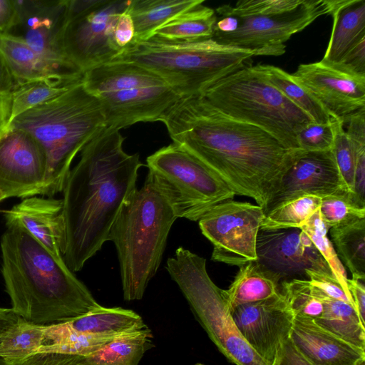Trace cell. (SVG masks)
Segmentation results:
<instances>
[{"instance_id":"1","label":"cell","mask_w":365,"mask_h":365,"mask_svg":"<svg viewBox=\"0 0 365 365\" xmlns=\"http://www.w3.org/2000/svg\"><path fill=\"white\" fill-rule=\"evenodd\" d=\"M173 143L205 163L235 193L266 205L302 149L223 114L200 96L180 98L160 118Z\"/></svg>"},{"instance_id":"2","label":"cell","mask_w":365,"mask_h":365,"mask_svg":"<svg viewBox=\"0 0 365 365\" xmlns=\"http://www.w3.org/2000/svg\"><path fill=\"white\" fill-rule=\"evenodd\" d=\"M120 130L105 127L81 151L63 188L65 223L63 260L80 271L109 241L111 228L123 205L137 190L138 153L123 148Z\"/></svg>"},{"instance_id":"3","label":"cell","mask_w":365,"mask_h":365,"mask_svg":"<svg viewBox=\"0 0 365 365\" xmlns=\"http://www.w3.org/2000/svg\"><path fill=\"white\" fill-rule=\"evenodd\" d=\"M6 225L0 242L1 274L16 314L36 324L49 325L102 307L64 260L19 222Z\"/></svg>"},{"instance_id":"4","label":"cell","mask_w":365,"mask_h":365,"mask_svg":"<svg viewBox=\"0 0 365 365\" xmlns=\"http://www.w3.org/2000/svg\"><path fill=\"white\" fill-rule=\"evenodd\" d=\"M105 127L102 106L82 79L17 116L7 130H23L41 145L47 158V173L41 195L53 197L62 192L74 158Z\"/></svg>"},{"instance_id":"5","label":"cell","mask_w":365,"mask_h":365,"mask_svg":"<svg viewBox=\"0 0 365 365\" xmlns=\"http://www.w3.org/2000/svg\"><path fill=\"white\" fill-rule=\"evenodd\" d=\"M177 218L148 175L141 188L123 205L111 228L109 241L117 250L125 300L142 299L158 272Z\"/></svg>"},{"instance_id":"6","label":"cell","mask_w":365,"mask_h":365,"mask_svg":"<svg viewBox=\"0 0 365 365\" xmlns=\"http://www.w3.org/2000/svg\"><path fill=\"white\" fill-rule=\"evenodd\" d=\"M254 56L251 51L220 44L212 38L175 41L153 36L134 41L113 61L133 62L154 71L181 98L200 96L248 66Z\"/></svg>"},{"instance_id":"7","label":"cell","mask_w":365,"mask_h":365,"mask_svg":"<svg viewBox=\"0 0 365 365\" xmlns=\"http://www.w3.org/2000/svg\"><path fill=\"white\" fill-rule=\"evenodd\" d=\"M200 96L227 116L262 128L290 149H299L297 134L313 121L268 81L257 65L249 64L222 78Z\"/></svg>"},{"instance_id":"8","label":"cell","mask_w":365,"mask_h":365,"mask_svg":"<svg viewBox=\"0 0 365 365\" xmlns=\"http://www.w3.org/2000/svg\"><path fill=\"white\" fill-rule=\"evenodd\" d=\"M87 90L99 101L106 127L120 130L159 121L180 98L158 74L140 65L113 61L83 73Z\"/></svg>"},{"instance_id":"9","label":"cell","mask_w":365,"mask_h":365,"mask_svg":"<svg viewBox=\"0 0 365 365\" xmlns=\"http://www.w3.org/2000/svg\"><path fill=\"white\" fill-rule=\"evenodd\" d=\"M166 269L212 341L228 361L235 365H268L236 328L224 289L210 279L205 258L185 250L171 259Z\"/></svg>"},{"instance_id":"10","label":"cell","mask_w":365,"mask_h":365,"mask_svg":"<svg viewBox=\"0 0 365 365\" xmlns=\"http://www.w3.org/2000/svg\"><path fill=\"white\" fill-rule=\"evenodd\" d=\"M148 175L168 200L176 217L198 221L235 193L211 169L173 143L147 158Z\"/></svg>"},{"instance_id":"11","label":"cell","mask_w":365,"mask_h":365,"mask_svg":"<svg viewBox=\"0 0 365 365\" xmlns=\"http://www.w3.org/2000/svg\"><path fill=\"white\" fill-rule=\"evenodd\" d=\"M130 1L68 0L61 48L83 73L113 61L123 51L117 42V27Z\"/></svg>"},{"instance_id":"12","label":"cell","mask_w":365,"mask_h":365,"mask_svg":"<svg viewBox=\"0 0 365 365\" xmlns=\"http://www.w3.org/2000/svg\"><path fill=\"white\" fill-rule=\"evenodd\" d=\"M264 217L259 205L232 200L207 211L198 221L213 245L212 259L236 266L257 260V237Z\"/></svg>"},{"instance_id":"13","label":"cell","mask_w":365,"mask_h":365,"mask_svg":"<svg viewBox=\"0 0 365 365\" xmlns=\"http://www.w3.org/2000/svg\"><path fill=\"white\" fill-rule=\"evenodd\" d=\"M333 0H304L294 11L277 15L237 16L239 26L230 34H213L220 44L249 50L255 56H281L285 43L318 17L331 14Z\"/></svg>"},{"instance_id":"14","label":"cell","mask_w":365,"mask_h":365,"mask_svg":"<svg viewBox=\"0 0 365 365\" xmlns=\"http://www.w3.org/2000/svg\"><path fill=\"white\" fill-rule=\"evenodd\" d=\"M47 173L44 150L30 133L10 128L0 135V190L9 197L41 195Z\"/></svg>"},{"instance_id":"15","label":"cell","mask_w":365,"mask_h":365,"mask_svg":"<svg viewBox=\"0 0 365 365\" xmlns=\"http://www.w3.org/2000/svg\"><path fill=\"white\" fill-rule=\"evenodd\" d=\"M256 253V261L279 285L294 279H308V269L332 272L307 234L298 228L259 230Z\"/></svg>"},{"instance_id":"16","label":"cell","mask_w":365,"mask_h":365,"mask_svg":"<svg viewBox=\"0 0 365 365\" xmlns=\"http://www.w3.org/2000/svg\"><path fill=\"white\" fill-rule=\"evenodd\" d=\"M229 312L247 343L268 365H274L294 318L280 290L270 298L239 305Z\"/></svg>"},{"instance_id":"17","label":"cell","mask_w":365,"mask_h":365,"mask_svg":"<svg viewBox=\"0 0 365 365\" xmlns=\"http://www.w3.org/2000/svg\"><path fill=\"white\" fill-rule=\"evenodd\" d=\"M327 111L344 120L365 108V78L351 75L322 61L300 64L291 74Z\"/></svg>"},{"instance_id":"18","label":"cell","mask_w":365,"mask_h":365,"mask_svg":"<svg viewBox=\"0 0 365 365\" xmlns=\"http://www.w3.org/2000/svg\"><path fill=\"white\" fill-rule=\"evenodd\" d=\"M342 190L346 189L331 150H302L263 208L264 215L265 216L281 205L302 196L314 195L323 198Z\"/></svg>"},{"instance_id":"19","label":"cell","mask_w":365,"mask_h":365,"mask_svg":"<svg viewBox=\"0 0 365 365\" xmlns=\"http://www.w3.org/2000/svg\"><path fill=\"white\" fill-rule=\"evenodd\" d=\"M14 2L17 21L8 34L22 38L36 52L68 61L60 45L66 23L68 0H14Z\"/></svg>"},{"instance_id":"20","label":"cell","mask_w":365,"mask_h":365,"mask_svg":"<svg viewBox=\"0 0 365 365\" xmlns=\"http://www.w3.org/2000/svg\"><path fill=\"white\" fill-rule=\"evenodd\" d=\"M289 339L312 365L365 364V350L324 329L312 319L294 317Z\"/></svg>"},{"instance_id":"21","label":"cell","mask_w":365,"mask_h":365,"mask_svg":"<svg viewBox=\"0 0 365 365\" xmlns=\"http://www.w3.org/2000/svg\"><path fill=\"white\" fill-rule=\"evenodd\" d=\"M4 213L6 223L19 222L57 259L63 260L65 223L62 199L32 196Z\"/></svg>"},{"instance_id":"22","label":"cell","mask_w":365,"mask_h":365,"mask_svg":"<svg viewBox=\"0 0 365 365\" xmlns=\"http://www.w3.org/2000/svg\"><path fill=\"white\" fill-rule=\"evenodd\" d=\"M0 51L16 81H77L83 73L71 62L51 58L32 49L22 38L0 36Z\"/></svg>"},{"instance_id":"23","label":"cell","mask_w":365,"mask_h":365,"mask_svg":"<svg viewBox=\"0 0 365 365\" xmlns=\"http://www.w3.org/2000/svg\"><path fill=\"white\" fill-rule=\"evenodd\" d=\"M148 328L140 315L120 307L101 308L71 320L46 326L44 336H119Z\"/></svg>"},{"instance_id":"24","label":"cell","mask_w":365,"mask_h":365,"mask_svg":"<svg viewBox=\"0 0 365 365\" xmlns=\"http://www.w3.org/2000/svg\"><path fill=\"white\" fill-rule=\"evenodd\" d=\"M330 15L333 17L332 31L321 61L336 65L365 39V0H334Z\"/></svg>"},{"instance_id":"25","label":"cell","mask_w":365,"mask_h":365,"mask_svg":"<svg viewBox=\"0 0 365 365\" xmlns=\"http://www.w3.org/2000/svg\"><path fill=\"white\" fill-rule=\"evenodd\" d=\"M82 79L17 81L0 96V134L17 116L60 95Z\"/></svg>"},{"instance_id":"26","label":"cell","mask_w":365,"mask_h":365,"mask_svg":"<svg viewBox=\"0 0 365 365\" xmlns=\"http://www.w3.org/2000/svg\"><path fill=\"white\" fill-rule=\"evenodd\" d=\"M203 3V0H130L128 11L134 26L135 41L152 37L170 20Z\"/></svg>"},{"instance_id":"27","label":"cell","mask_w":365,"mask_h":365,"mask_svg":"<svg viewBox=\"0 0 365 365\" xmlns=\"http://www.w3.org/2000/svg\"><path fill=\"white\" fill-rule=\"evenodd\" d=\"M279 286L256 260L248 262L240 266L229 288L224 289L227 309L270 298L278 293Z\"/></svg>"},{"instance_id":"28","label":"cell","mask_w":365,"mask_h":365,"mask_svg":"<svg viewBox=\"0 0 365 365\" xmlns=\"http://www.w3.org/2000/svg\"><path fill=\"white\" fill-rule=\"evenodd\" d=\"M316 289L322 300L324 310L314 322L344 341L365 350V324L361 322L354 306L330 298Z\"/></svg>"},{"instance_id":"29","label":"cell","mask_w":365,"mask_h":365,"mask_svg":"<svg viewBox=\"0 0 365 365\" xmlns=\"http://www.w3.org/2000/svg\"><path fill=\"white\" fill-rule=\"evenodd\" d=\"M153 334L143 330L118 336L100 349L81 356L79 365H138L145 351L152 346Z\"/></svg>"},{"instance_id":"30","label":"cell","mask_w":365,"mask_h":365,"mask_svg":"<svg viewBox=\"0 0 365 365\" xmlns=\"http://www.w3.org/2000/svg\"><path fill=\"white\" fill-rule=\"evenodd\" d=\"M216 21L215 10L202 4L172 19L158 28L153 36L175 41L209 39L213 36Z\"/></svg>"},{"instance_id":"31","label":"cell","mask_w":365,"mask_h":365,"mask_svg":"<svg viewBox=\"0 0 365 365\" xmlns=\"http://www.w3.org/2000/svg\"><path fill=\"white\" fill-rule=\"evenodd\" d=\"M330 237L352 277L365 281V218L330 228Z\"/></svg>"},{"instance_id":"32","label":"cell","mask_w":365,"mask_h":365,"mask_svg":"<svg viewBox=\"0 0 365 365\" xmlns=\"http://www.w3.org/2000/svg\"><path fill=\"white\" fill-rule=\"evenodd\" d=\"M47 325L36 324L19 317L4 331L0 342V356L16 365L38 353L43 344Z\"/></svg>"},{"instance_id":"33","label":"cell","mask_w":365,"mask_h":365,"mask_svg":"<svg viewBox=\"0 0 365 365\" xmlns=\"http://www.w3.org/2000/svg\"><path fill=\"white\" fill-rule=\"evenodd\" d=\"M268 81L287 98L306 113L318 124H328L332 118L324 107L302 86L297 83L292 75L272 65L257 64Z\"/></svg>"},{"instance_id":"34","label":"cell","mask_w":365,"mask_h":365,"mask_svg":"<svg viewBox=\"0 0 365 365\" xmlns=\"http://www.w3.org/2000/svg\"><path fill=\"white\" fill-rule=\"evenodd\" d=\"M322 198L305 195L281 205L264 216L260 230L300 229L319 209Z\"/></svg>"},{"instance_id":"35","label":"cell","mask_w":365,"mask_h":365,"mask_svg":"<svg viewBox=\"0 0 365 365\" xmlns=\"http://www.w3.org/2000/svg\"><path fill=\"white\" fill-rule=\"evenodd\" d=\"M279 290L284 296L294 317H319L324 304L317 290L308 279H294L282 282Z\"/></svg>"},{"instance_id":"36","label":"cell","mask_w":365,"mask_h":365,"mask_svg":"<svg viewBox=\"0 0 365 365\" xmlns=\"http://www.w3.org/2000/svg\"><path fill=\"white\" fill-rule=\"evenodd\" d=\"M319 211L329 229L365 218V205L346 190L322 198Z\"/></svg>"},{"instance_id":"37","label":"cell","mask_w":365,"mask_h":365,"mask_svg":"<svg viewBox=\"0 0 365 365\" xmlns=\"http://www.w3.org/2000/svg\"><path fill=\"white\" fill-rule=\"evenodd\" d=\"M332 126L334 142L331 150L343 185L347 191L353 194L356 158L360 152L365 150V144L353 145L341 120L333 119Z\"/></svg>"},{"instance_id":"38","label":"cell","mask_w":365,"mask_h":365,"mask_svg":"<svg viewBox=\"0 0 365 365\" xmlns=\"http://www.w3.org/2000/svg\"><path fill=\"white\" fill-rule=\"evenodd\" d=\"M300 230L307 234L314 247L328 264L333 275L344 289L350 293L345 269L340 262L332 243L327 237L329 229L322 221L319 210L309 217Z\"/></svg>"},{"instance_id":"39","label":"cell","mask_w":365,"mask_h":365,"mask_svg":"<svg viewBox=\"0 0 365 365\" xmlns=\"http://www.w3.org/2000/svg\"><path fill=\"white\" fill-rule=\"evenodd\" d=\"M304 0H243L234 6L222 5L217 7L216 14H231L237 16L255 15H277L288 13L299 8Z\"/></svg>"},{"instance_id":"40","label":"cell","mask_w":365,"mask_h":365,"mask_svg":"<svg viewBox=\"0 0 365 365\" xmlns=\"http://www.w3.org/2000/svg\"><path fill=\"white\" fill-rule=\"evenodd\" d=\"M297 140L299 148L305 151L331 150L334 142L332 122L328 124L313 121L307 123L297 133Z\"/></svg>"},{"instance_id":"41","label":"cell","mask_w":365,"mask_h":365,"mask_svg":"<svg viewBox=\"0 0 365 365\" xmlns=\"http://www.w3.org/2000/svg\"><path fill=\"white\" fill-rule=\"evenodd\" d=\"M306 274L310 283L327 297L354 306L351 294L344 289L332 272L308 269Z\"/></svg>"},{"instance_id":"42","label":"cell","mask_w":365,"mask_h":365,"mask_svg":"<svg viewBox=\"0 0 365 365\" xmlns=\"http://www.w3.org/2000/svg\"><path fill=\"white\" fill-rule=\"evenodd\" d=\"M330 66L351 75L365 78V39L353 47L339 63Z\"/></svg>"},{"instance_id":"43","label":"cell","mask_w":365,"mask_h":365,"mask_svg":"<svg viewBox=\"0 0 365 365\" xmlns=\"http://www.w3.org/2000/svg\"><path fill=\"white\" fill-rule=\"evenodd\" d=\"M81 356L54 353H36L16 365H79Z\"/></svg>"},{"instance_id":"44","label":"cell","mask_w":365,"mask_h":365,"mask_svg":"<svg viewBox=\"0 0 365 365\" xmlns=\"http://www.w3.org/2000/svg\"><path fill=\"white\" fill-rule=\"evenodd\" d=\"M364 280L351 277L347 279L349 290L354 307L361 321L365 324V284Z\"/></svg>"},{"instance_id":"45","label":"cell","mask_w":365,"mask_h":365,"mask_svg":"<svg viewBox=\"0 0 365 365\" xmlns=\"http://www.w3.org/2000/svg\"><path fill=\"white\" fill-rule=\"evenodd\" d=\"M274 365H312L296 350L288 338L282 343Z\"/></svg>"},{"instance_id":"46","label":"cell","mask_w":365,"mask_h":365,"mask_svg":"<svg viewBox=\"0 0 365 365\" xmlns=\"http://www.w3.org/2000/svg\"><path fill=\"white\" fill-rule=\"evenodd\" d=\"M17 11L14 0H0V34H9L16 26Z\"/></svg>"},{"instance_id":"47","label":"cell","mask_w":365,"mask_h":365,"mask_svg":"<svg viewBox=\"0 0 365 365\" xmlns=\"http://www.w3.org/2000/svg\"><path fill=\"white\" fill-rule=\"evenodd\" d=\"M16 82L0 51V96L9 91Z\"/></svg>"},{"instance_id":"48","label":"cell","mask_w":365,"mask_h":365,"mask_svg":"<svg viewBox=\"0 0 365 365\" xmlns=\"http://www.w3.org/2000/svg\"><path fill=\"white\" fill-rule=\"evenodd\" d=\"M19 317L11 308L0 307V342L4 331L15 324Z\"/></svg>"},{"instance_id":"49","label":"cell","mask_w":365,"mask_h":365,"mask_svg":"<svg viewBox=\"0 0 365 365\" xmlns=\"http://www.w3.org/2000/svg\"><path fill=\"white\" fill-rule=\"evenodd\" d=\"M0 365H12L9 363L3 356H0Z\"/></svg>"},{"instance_id":"50","label":"cell","mask_w":365,"mask_h":365,"mask_svg":"<svg viewBox=\"0 0 365 365\" xmlns=\"http://www.w3.org/2000/svg\"><path fill=\"white\" fill-rule=\"evenodd\" d=\"M5 195L2 192V191L0 190V202H1L3 200L6 199Z\"/></svg>"},{"instance_id":"51","label":"cell","mask_w":365,"mask_h":365,"mask_svg":"<svg viewBox=\"0 0 365 365\" xmlns=\"http://www.w3.org/2000/svg\"><path fill=\"white\" fill-rule=\"evenodd\" d=\"M195 365H203V364H195Z\"/></svg>"},{"instance_id":"52","label":"cell","mask_w":365,"mask_h":365,"mask_svg":"<svg viewBox=\"0 0 365 365\" xmlns=\"http://www.w3.org/2000/svg\"><path fill=\"white\" fill-rule=\"evenodd\" d=\"M364 365H365V364H364Z\"/></svg>"},{"instance_id":"53","label":"cell","mask_w":365,"mask_h":365,"mask_svg":"<svg viewBox=\"0 0 365 365\" xmlns=\"http://www.w3.org/2000/svg\"><path fill=\"white\" fill-rule=\"evenodd\" d=\"M0 36H1V34H0Z\"/></svg>"},{"instance_id":"54","label":"cell","mask_w":365,"mask_h":365,"mask_svg":"<svg viewBox=\"0 0 365 365\" xmlns=\"http://www.w3.org/2000/svg\"><path fill=\"white\" fill-rule=\"evenodd\" d=\"M0 135H1V134H0Z\"/></svg>"}]
</instances>
